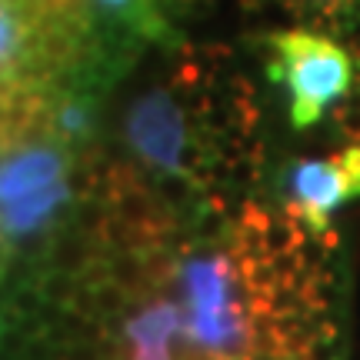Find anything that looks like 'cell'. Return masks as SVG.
I'll return each mask as SVG.
<instances>
[{
	"mask_svg": "<svg viewBox=\"0 0 360 360\" xmlns=\"http://www.w3.org/2000/svg\"><path fill=\"white\" fill-rule=\"evenodd\" d=\"M283 204L314 233L330 237V220L340 207L360 197V143L321 160H294L281 174Z\"/></svg>",
	"mask_w": 360,
	"mask_h": 360,
	"instance_id": "2",
	"label": "cell"
},
{
	"mask_svg": "<svg viewBox=\"0 0 360 360\" xmlns=\"http://www.w3.org/2000/svg\"><path fill=\"white\" fill-rule=\"evenodd\" d=\"M354 97H357V101H360V84H357V94H354Z\"/></svg>",
	"mask_w": 360,
	"mask_h": 360,
	"instance_id": "6",
	"label": "cell"
},
{
	"mask_svg": "<svg viewBox=\"0 0 360 360\" xmlns=\"http://www.w3.org/2000/svg\"><path fill=\"white\" fill-rule=\"evenodd\" d=\"M74 150L51 130H34L27 137L0 147V207L74 177Z\"/></svg>",
	"mask_w": 360,
	"mask_h": 360,
	"instance_id": "3",
	"label": "cell"
},
{
	"mask_svg": "<svg viewBox=\"0 0 360 360\" xmlns=\"http://www.w3.org/2000/svg\"><path fill=\"white\" fill-rule=\"evenodd\" d=\"M267 74L283 87L290 127L310 130L357 94L360 60L330 34L297 27L267 40Z\"/></svg>",
	"mask_w": 360,
	"mask_h": 360,
	"instance_id": "1",
	"label": "cell"
},
{
	"mask_svg": "<svg viewBox=\"0 0 360 360\" xmlns=\"http://www.w3.org/2000/svg\"><path fill=\"white\" fill-rule=\"evenodd\" d=\"M107 24L130 34L134 40H170V20L160 0H87Z\"/></svg>",
	"mask_w": 360,
	"mask_h": 360,
	"instance_id": "5",
	"label": "cell"
},
{
	"mask_svg": "<svg viewBox=\"0 0 360 360\" xmlns=\"http://www.w3.org/2000/svg\"><path fill=\"white\" fill-rule=\"evenodd\" d=\"M77 191L70 180H57L51 187H40V191L17 197L11 204L0 207V244L11 240H34V237H47L53 240V233L64 231V217L74 210Z\"/></svg>",
	"mask_w": 360,
	"mask_h": 360,
	"instance_id": "4",
	"label": "cell"
}]
</instances>
